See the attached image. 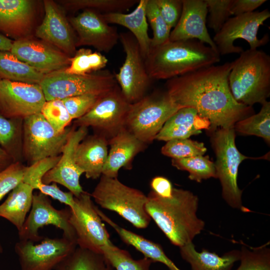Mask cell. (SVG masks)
Returning a JSON list of instances; mask_svg holds the SVG:
<instances>
[{
    "instance_id": "cell-1",
    "label": "cell",
    "mask_w": 270,
    "mask_h": 270,
    "mask_svg": "<svg viewBox=\"0 0 270 270\" xmlns=\"http://www.w3.org/2000/svg\"><path fill=\"white\" fill-rule=\"evenodd\" d=\"M232 68V62H226L172 78L166 82V91L178 105L193 108L208 120L210 132L234 128L254 110L233 97L228 84Z\"/></svg>"
},
{
    "instance_id": "cell-2",
    "label": "cell",
    "mask_w": 270,
    "mask_h": 270,
    "mask_svg": "<svg viewBox=\"0 0 270 270\" xmlns=\"http://www.w3.org/2000/svg\"><path fill=\"white\" fill-rule=\"evenodd\" d=\"M147 198L148 214L172 244L180 248L192 242L204 230V222L196 214L198 199L192 192L174 188L170 198L152 190Z\"/></svg>"
},
{
    "instance_id": "cell-3",
    "label": "cell",
    "mask_w": 270,
    "mask_h": 270,
    "mask_svg": "<svg viewBox=\"0 0 270 270\" xmlns=\"http://www.w3.org/2000/svg\"><path fill=\"white\" fill-rule=\"evenodd\" d=\"M218 51L196 40L170 41L150 48L144 60L152 80H170L214 65Z\"/></svg>"
},
{
    "instance_id": "cell-4",
    "label": "cell",
    "mask_w": 270,
    "mask_h": 270,
    "mask_svg": "<svg viewBox=\"0 0 270 270\" xmlns=\"http://www.w3.org/2000/svg\"><path fill=\"white\" fill-rule=\"evenodd\" d=\"M232 62L228 84L234 98L252 106L270 96V56L262 50H248Z\"/></svg>"
},
{
    "instance_id": "cell-5",
    "label": "cell",
    "mask_w": 270,
    "mask_h": 270,
    "mask_svg": "<svg viewBox=\"0 0 270 270\" xmlns=\"http://www.w3.org/2000/svg\"><path fill=\"white\" fill-rule=\"evenodd\" d=\"M90 195L102 208L118 213L136 228H145L150 222L146 206L147 196L125 185L118 178L102 174Z\"/></svg>"
},
{
    "instance_id": "cell-6",
    "label": "cell",
    "mask_w": 270,
    "mask_h": 270,
    "mask_svg": "<svg viewBox=\"0 0 270 270\" xmlns=\"http://www.w3.org/2000/svg\"><path fill=\"white\" fill-rule=\"evenodd\" d=\"M212 132L211 142L216 157V178L222 185L223 198L232 208L248 212L250 210L242 204V190L237 182L238 166L248 157L237 148L234 128H218Z\"/></svg>"
},
{
    "instance_id": "cell-7",
    "label": "cell",
    "mask_w": 270,
    "mask_h": 270,
    "mask_svg": "<svg viewBox=\"0 0 270 270\" xmlns=\"http://www.w3.org/2000/svg\"><path fill=\"white\" fill-rule=\"evenodd\" d=\"M182 108L166 91L146 95L130 104L125 128L144 144L150 143L167 120Z\"/></svg>"
},
{
    "instance_id": "cell-8",
    "label": "cell",
    "mask_w": 270,
    "mask_h": 270,
    "mask_svg": "<svg viewBox=\"0 0 270 270\" xmlns=\"http://www.w3.org/2000/svg\"><path fill=\"white\" fill-rule=\"evenodd\" d=\"M39 84L46 101L85 94H102L118 86L114 74L108 70L81 76L68 74L63 70L45 75Z\"/></svg>"
},
{
    "instance_id": "cell-9",
    "label": "cell",
    "mask_w": 270,
    "mask_h": 270,
    "mask_svg": "<svg viewBox=\"0 0 270 270\" xmlns=\"http://www.w3.org/2000/svg\"><path fill=\"white\" fill-rule=\"evenodd\" d=\"M74 126L58 132L40 113L23 119L22 154L29 166L61 155Z\"/></svg>"
},
{
    "instance_id": "cell-10",
    "label": "cell",
    "mask_w": 270,
    "mask_h": 270,
    "mask_svg": "<svg viewBox=\"0 0 270 270\" xmlns=\"http://www.w3.org/2000/svg\"><path fill=\"white\" fill-rule=\"evenodd\" d=\"M270 17V11L265 9L229 18L212 39L220 56L242 52V48L234 44L238 39L246 40L250 50L266 44L269 41L268 34H266L260 39L257 35L260 26Z\"/></svg>"
},
{
    "instance_id": "cell-11",
    "label": "cell",
    "mask_w": 270,
    "mask_h": 270,
    "mask_svg": "<svg viewBox=\"0 0 270 270\" xmlns=\"http://www.w3.org/2000/svg\"><path fill=\"white\" fill-rule=\"evenodd\" d=\"M130 105L117 86L102 95L93 107L74 123L78 126H90L110 139L125 128Z\"/></svg>"
},
{
    "instance_id": "cell-12",
    "label": "cell",
    "mask_w": 270,
    "mask_h": 270,
    "mask_svg": "<svg viewBox=\"0 0 270 270\" xmlns=\"http://www.w3.org/2000/svg\"><path fill=\"white\" fill-rule=\"evenodd\" d=\"M119 40L126 58L114 76L124 96L132 104L146 96L152 80L148 74L144 59L134 36L129 32H122Z\"/></svg>"
},
{
    "instance_id": "cell-13",
    "label": "cell",
    "mask_w": 270,
    "mask_h": 270,
    "mask_svg": "<svg viewBox=\"0 0 270 270\" xmlns=\"http://www.w3.org/2000/svg\"><path fill=\"white\" fill-rule=\"evenodd\" d=\"M91 198L85 191L78 197H74V204L70 208V222L76 234L78 246L102 252V247L112 243Z\"/></svg>"
},
{
    "instance_id": "cell-14",
    "label": "cell",
    "mask_w": 270,
    "mask_h": 270,
    "mask_svg": "<svg viewBox=\"0 0 270 270\" xmlns=\"http://www.w3.org/2000/svg\"><path fill=\"white\" fill-rule=\"evenodd\" d=\"M76 246V242L62 236L44 238L40 243L19 240L14 249L20 270H54Z\"/></svg>"
},
{
    "instance_id": "cell-15",
    "label": "cell",
    "mask_w": 270,
    "mask_h": 270,
    "mask_svg": "<svg viewBox=\"0 0 270 270\" xmlns=\"http://www.w3.org/2000/svg\"><path fill=\"white\" fill-rule=\"evenodd\" d=\"M70 212L69 207L54 208L48 196L40 192L34 194L30 213L18 231L19 240L38 242L44 238L38 233L40 228L52 225L62 230L63 236L76 243V234L70 222Z\"/></svg>"
},
{
    "instance_id": "cell-16",
    "label": "cell",
    "mask_w": 270,
    "mask_h": 270,
    "mask_svg": "<svg viewBox=\"0 0 270 270\" xmlns=\"http://www.w3.org/2000/svg\"><path fill=\"white\" fill-rule=\"evenodd\" d=\"M46 100L39 84L0 82V114L8 118H22L40 112Z\"/></svg>"
},
{
    "instance_id": "cell-17",
    "label": "cell",
    "mask_w": 270,
    "mask_h": 270,
    "mask_svg": "<svg viewBox=\"0 0 270 270\" xmlns=\"http://www.w3.org/2000/svg\"><path fill=\"white\" fill-rule=\"evenodd\" d=\"M88 128L79 126L74 128L64 148L60 158L57 164L42 178L44 184L56 183L68 188L74 197H78L84 190L80 179L84 174L78 166L75 159V152L78 144L86 136Z\"/></svg>"
},
{
    "instance_id": "cell-18",
    "label": "cell",
    "mask_w": 270,
    "mask_h": 270,
    "mask_svg": "<svg viewBox=\"0 0 270 270\" xmlns=\"http://www.w3.org/2000/svg\"><path fill=\"white\" fill-rule=\"evenodd\" d=\"M70 23L78 34V44L91 45L107 53L119 40L116 28L110 26L102 14L92 10H86L72 17Z\"/></svg>"
},
{
    "instance_id": "cell-19",
    "label": "cell",
    "mask_w": 270,
    "mask_h": 270,
    "mask_svg": "<svg viewBox=\"0 0 270 270\" xmlns=\"http://www.w3.org/2000/svg\"><path fill=\"white\" fill-rule=\"evenodd\" d=\"M182 1L180 18L173 30H171L169 40H196L218 51L206 26L208 12L205 0Z\"/></svg>"
},
{
    "instance_id": "cell-20",
    "label": "cell",
    "mask_w": 270,
    "mask_h": 270,
    "mask_svg": "<svg viewBox=\"0 0 270 270\" xmlns=\"http://www.w3.org/2000/svg\"><path fill=\"white\" fill-rule=\"evenodd\" d=\"M10 52L44 75L64 70L70 64V58L36 41H15L12 42Z\"/></svg>"
},
{
    "instance_id": "cell-21",
    "label": "cell",
    "mask_w": 270,
    "mask_h": 270,
    "mask_svg": "<svg viewBox=\"0 0 270 270\" xmlns=\"http://www.w3.org/2000/svg\"><path fill=\"white\" fill-rule=\"evenodd\" d=\"M108 144L110 148L102 174L113 178H118L121 168L130 170L133 159L146 144L125 128L108 139Z\"/></svg>"
},
{
    "instance_id": "cell-22",
    "label": "cell",
    "mask_w": 270,
    "mask_h": 270,
    "mask_svg": "<svg viewBox=\"0 0 270 270\" xmlns=\"http://www.w3.org/2000/svg\"><path fill=\"white\" fill-rule=\"evenodd\" d=\"M44 18L36 30V36L74 55L76 42L67 20L50 2H44Z\"/></svg>"
},
{
    "instance_id": "cell-23",
    "label": "cell",
    "mask_w": 270,
    "mask_h": 270,
    "mask_svg": "<svg viewBox=\"0 0 270 270\" xmlns=\"http://www.w3.org/2000/svg\"><path fill=\"white\" fill-rule=\"evenodd\" d=\"M108 139L96 134L86 137L78 146L75 159L87 178L96 180L102 175L108 155Z\"/></svg>"
},
{
    "instance_id": "cell-24",
    "label": "cell",
    "mask_w": 270,
    "mask_h": 270,
    "mask_svg": "<svg viewBox=\"0 0 270 270\" xmlns=\"http://www.w3.org/2000/svg\"><path fill=\"white\" fill-rule=\"evenodd\" d=\"M210 122L200 117L193 108L183 107L178 110L166 122L155 140L167 142L188 138L202 132V128L210 129Z\"/></svg>"
},
{
    "instance_id": "cell-25",
    "label": "cell",
    "mask_w": 270,
    "mask_h": 270,
    "mask_svg": "<svg viewBox=\"0 0 270 270\" xmlns=\"http://www.w3.org/2000/svg\"><path fill=\"white\" fill-rule=\"evenodd\" d=\"M148 0H140L136 8L130 14L113 12L102 14L109 24H116L128 29L136 39L144 59L148 56L151 44L148 34L146 7Z\"/></svg>"
},
{
    "instance_id": "cell-26",
    "label": "cell",
    "mask_w": 270,
    "mask_h": 270,
    "mask_svg": "<svg viewBox=\"0 0 270 270\" xmlns=\"http://www.w3.org/2000/svg\"><path fill=\"white\" fill-rule=\"evenodd\" d=\"M184 260L190 264L192 270H231L240 260V250H232L220 256L205 249L198 252L192 242L180 248Z\"/></svg>"
},
{
    "instance_id": "cell-27",
    "label": "cell",
    "mask_w": 270,
    "mask_h": 270,
    "mask_svg": "<svg viewBox=\"0 0 270 270\" xmlns=\"http://www.w3.org/2000/svg\"><path fill=\"white\" fill-rule=\"evenodd\" d=\"M34 190L30 185L22 182L0 204V217L12 224L18 231L21 229L31 209Z\"/></svg>"
},
{
    "instance_id": "cell-28",
    "label": "cell",
    "mask_w": 270,
    "mask_h": 270,
    "mask_svg": "<svg viewBox=\"0 0 270 270\" xmlns=\"http://www.w3.org/2000/svg\"><path fill=\"white\" fill-rule=\"evenodd\" d=\"M96 210L102 220L115 230L124 242L133 246L143 254L144 257L150 259L154 262H160L164 264L170 270H181L165 254L160 244L120 226L98 208Z\"/></svg>"
},
{
    "instance_id": "cell-29",
    "label": "cell",
    "mask_w": 270,
    "mask_h": 270,
    "mask_svg": "<svg viewBox=\"0 0 270 270\" xmlns=\"http://www.w3.org/2000/svg\"><path fill=\"white\" fill-rule=\"evenodd\" d=\"M44 76L18 60L10 52L0 50V77L2 79L40 84Z\"/></svg>"
},
{
    "instance_id": "cell-30",
    "label": "cell",
    "mask_w": 270,
    "mask_h": 270,
    "mask_svg": "<svg viewBox=\"0 0 270 270\" xmlns=\"http://www.w3.org/2000/svg\"><path fill=\"white\" fill-rule=\"evenodd\" d=\"M54 270H114L102 252L76 246Z\"/></svg>"
},
{
    "instance_id": "cell-31",
    "label": "cell",
    "mask_w": 270,
    "mask_h": 270,
    "mask_svg": "<svg viewBox=\"0 0 270 270\" xmlns=\"http://www.w3.org/2000/svg\"><path fill=\"white\" fill-rule=\"evenodd\" d=\"M32 11L27 0H0V28L9 32L26 24Z\"/></svg>"
},
{
    "instance_id": "cell-32",
    "label": "cell",
    "mask_w": 270,
    "mask_h": 270,
    "mask_svg": "<svg viewBox=\"0 0 270 270\" xmlns=\"http://www.w3.org/2000/svg\"><path fill=\"white\" fill-rule=\"evenodd\" d=\"M22 118H8L0 114V146L14 160L22 154Z\"/></svg>"
},
{
    "instance_id": "cell-33",
    "label": "cell",
    "mask_w": 270,
    "mask_h": 270,
    "mask_svg": "<svg viewBox=\"0 0 270 270\" xmlns=\"http://www.w3.org/2000/svg\"><path fill=\"white\" fill-rule=\"evenodd\" d=\"M260 111L236 122L235 132L243 135H254L262 138L270 143V102L266 101Z\"/></svg>"
},
{
    "instance_id": "cell-34",
    "label": "cell",
    "mask_w": 270,
    "mask_h": 270,
    "mask_svg": "<svg viewBox=\"0 0 270 270\" xmlns=\"http://www.w3.org/2000/svg\"><path fill=\"white\" fill-rule=\"evenodd\" d=\"M108 62V58L100 52L82 48L70 58V65L64 71L68 74L84 76L101 70Z\"/></svg>"
},
{
    "instance_id": "cell-35",
    "label": "cell",
    "mask_w": 270,
    "mask_h": 270,
    "mask_svg": "<svg viewBox=\"0 0 270 270\" xmlns=\"http://www.w3.org/2000/svg\"><path fill=\"white\" fill-rule=\"evenodd\" d=\"M172 164L178 170L188 172V178L198 182L210 178H216L214 162L208 156L172 159Z\"/></svg>"
},
{
    "instance_id": "cell-36",
    "label": "cell",
    "mask_w": 270,
    "mask_h": 270,
    "mask_svg": "<svg viewBox=\"0 0 270 270\" xmlns=\"http://www.w3.org/2000/svg\"><path fill=\"white\" fill-rule=\"evenodd\" d=\"M101 252L116 270H150L151 264L154 262L146 257L134 260L128 251L113 244L104 246Z\"/></svg>"
},
{
    "instance_id": "cell-37",
    "label": "cell",
    "mask_w": 270,
    "mask_h": 270,
    "mask_svg": "<svg viewBox=\"0 0 270 270\" xmlns=\"http://www.w3.org/2000/svg\"><path fill=\"white\" fill-rule=\"evenodd\" d=\"M166 142L162 147L161 152L172 159L204 156L206 152L203 142L189 138L175 139Z\"/></svg>"
},
{
    "instance_id": "cell-38",
    "label": "cell",
    "mask_w": 270,
    "mask_h": 270,
    "mask_svg": "<svg viewBox=\"0 0 270 270\" xmlns=\"http://www.w3.org/2000/svg\"><path fill=\"white\" fill-rule=\"evenodd\" d=\"M267 243L257 248L242 246L240 264L236 270H270V248Z\"/></svg>"
},
{
    "instance_id": "cell-39",
    "label": "cell",
    "mask_w": 270,
    "mask_h": 270,
    "mask_svg": "<svg viewBox=\"0 0 270 270\" xmlns=\"http://www.w3.org/2000/svg\"><path fill=\"white\" fill-rule=\"evenodd\" d=\"M146 16L153 32L150 48L160 45L168 41L171 28L162 18L154 0H148L146 7Z\"/></svg>"
},
{
    "instance_id": "cell-40",
    "label": "cell",
    "mask_w": 270,
    "mask_h": 270,
    "mask_svg": "<svg viewBox=\"0 0 270 270\" xmlns=\"http://www.w3.org/2000/svg\"><path fill=\"white\" fill-rule=\"evenodd\" d=\"M40 113L58 132H62L72 120L62 100L46 101Z\"/></svg>"
},
{
    "instance_id": "cell-41",
    "label": "cell",
    "mask_w": 270,
    "mask_h": 270,
    "mask_svg": "<svg viewBox=\"0 0 270 270\" xmlns=\"http://www.w3.org/2000/svg\"><path fill=\"white\" fill-rule=\"evenodd\" d=\"M138 0H77L70 4L77 8H92L104 12L103 14L123 12L138 4Z\"/></svg>"
},
{
    "instance_id": "cell-42",
    "label": "cell",
    "mask_w": 270,
    "mask_h": 270,
    "mask_svg": "<svg viewBox=\"0 0 270 270\" xmlns=\"http://www.w3.org/2000/svg\"><path fill=\"white\" fill-rule=\"evenodd\" d=\"M208 12V26L216 33L232 16L230 6L232 0H205Z\"/></svg>"
},
{
    "instance_id": "cell-43",
    "label": "cell",
    "mask_w": 270,
    "mask_h": 270,
    "mask_svg": "<svg viewBox=\"0 0 270 270\" xmlns=\"http://www.w3.org/2000/svg\"><path fill=\"white\" fill-rule=\"evenodd\" d=\"M26 168L15 162L0 172V201L22 182Z\"/></svg>"
},
{
    "instance_id": "cell-44",
    "label": "cell",
    "mask_w": 270,
    "mask_h": 270,
    "mask_svg": "<svg viewBox=\"0 0 270 270\" xmlns=\"http://www.w3.org/2000/svg\"><path fill=\"white\" fill-rule=\"evenodd\" d=\"M102 94H85L62 100L72 120H77L86 114Z\"/></svg>"
},
{
    "instance_id": "cell-45",
    "label": "cell",
    "mask_w": 270,
    "mask_h": 270,
    "mask_svg": "<svg viewBox=\"0 0 270 270\" xmlns=\"http://www.w3.org/2000/svg\"><path fill=\"white\" fill-rule=\"evenodd\" d=\"M60 156L47 158L26 166L22 182L36 190L38 185L42 182L44 176L57 164Z\"/></svg>"
},
{
    "instance_id": "cell-46",
    "label": "cell",
    "mask_w": 270,
    "mask_h": 270,
    "mask_svg": "<svg viewBox=\"0 0 270 270\" xmlns=\"http://www.w3.org/2000/svg\"><path fill=\"white\" fill-rule=\"evenodd\" d=\"M161 16L172 29L177 24L182 12V0H154Z\"/></svg>"
},
{
    "instance_id": "cell-47",
    "label": "cell",
    "mask_w": 270,
    "mask_h": 270,
    "mask_svg": "<svg viewBox=\"0 0 270 270\" xmlns=\"http://www.w3.org/2000/svg\"><path fill=\"white\" fill-rule=\"evenodd\" d=\"M36 190L70 208H72L74 204V196L73 194L70 192H65L62 190L56 183L44 184L42 182L38 185Z\"/></svg>"
},
{
    "instance_id": "cell-48",
    "label": "cell",
    "mask_w": 270,
    "mask_h": 270,
    "mask_svg": "<svg viewBox=\"0 0 270 270\" xmlns=\"http://www.w3.org/2000/svg\"><path fill=\"white\" fill-rule=\"evenodd\" d=\"M266 2V0H232L231 15L236 16L253 12Z\"/></svg>"
},
{
    "instance_id": "cell-49",
    "label": "cell",
    "mask_w": 270,
    "mask_h": 270,
    "mask_svg": "<svg viewBox=\"0 0 270 270\" xmlns=\"http://www.w3.org/2000/svg\"><path fill=\"white\" fill-rule=\"evenodd\" d=\"M150 186L152 190L162 198H169L172 196L174 187L170 181L164 176L154 178L150 182Z\"/></svg>"
},
{
    "instance_id": "cell-50",
    "label": "cell",
    "mask_w": 270,
    "mask_h": 270,
    "mask_svg": "<svg viewBox=\"0 0 270 270\" xmlns=\"http://www.w3.org/2000/svg\"><path fill=\"white\" fill-rule=\"evenodd\" d=\"M15 162L12 158L0 146V172Z\"/></svg>"
},
{
    "instance_id": "cell-51",
    "label": "cell",
    "mask_w": 270,
    "mask_h": 270,
    "mask_svg": "<svg viewBox=\"0 0 270 270\" xmlns=\"http://www.w3.org/2000/svg\"><path fill=\"white\" fill-rule=\"evenodd\" d=\"M12 42L11 40L0 34V50L10 52Z\"/></svg>"
},
{
    "instance_id": "cell-52",
    "label": "cell",
    "mask_w": 270,
    "mask_h": 270,
    "mask_svg": "<svg viewBox=\"0 0 270 270\" xmlns=\"http://www.w3.org/2000/svg\"><path fill=\"white\" fill-rule=\"evenodd\" d=\"M3 250H3L2 246L0 242V254L2 253L3 252Z\"/></svg>"
},
{
    "instance_id": "cell-53",
    "label": "cell",
    "mask_w": 270,
    "mask_h": 270,
    "mask_svg": "<svg viewBox=\"0 0 270 270\" xmlns=\"http://www.w3.org/2000/svg\"><path fill=\"white\" fill-rule=\"evenodd\" d=\"M2 80V78H0V80Z\"/></svg>"
}]
</instances>
